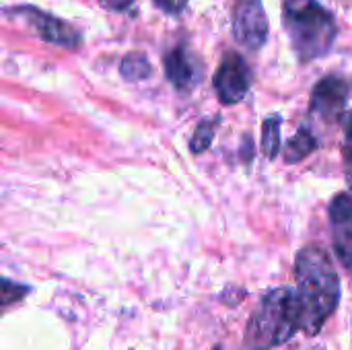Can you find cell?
I'll return each instance as SVG.
<instances>
[{"label":"cell","mask_w":352,"mask_h":350,"mask_svg":"<svg viewBox=\"0 0 352 350\" xmlns=\"http://www.w3.org/2000/svg\"><path fill=\"white\" fill-rule=\"evenodd\" d=\"M342 157L344 165L352 173V109L344 116V142H342Z\"/></svg>","instance_id":"cell-14"},{"label":"cell","mask_w":352,"mask_h":350,"mask_svg":"<svg viewBox=\"0 0 352 350\" xmlns=\"http://www.w3.org/2000/svg\"><path fill=\"white\" fill-rule=\"evenodd\" d=\"M252 87V70L241 54L229 52L225 54L217 74H214V91L219 101L225 105H235L245 99Z\"/></svg>","instance_id":"cell-4"},{"label":"cell","mask_w":352,"mask_h":350,"mask_svg":"<svg viewBox=\"0 0 352 350\" xmlns=\"http://www.w3.org/2000/svg\"><path fill=\"white\" fill-rule=\"evenodd\" d=\"M334 250L340 262L352 270V194H340L330 204Z\"/></svg>","instance_id":"cell-8"},{"label":"cell","mask_w":352,"mask_h":350,"mask_svg":"<svg viewBox=\"0 0 352 350\" xmlns=\"http://www.w3.org/2000/svg\"><path fill=\"white\" fill-rule=\"evenodd\" d=\"M285 29L301 62L326 56L336 39V21L318 0H283Z\"/></svg>","instance_id":"cell-3"},{"label":"cell","mask_w":352,"mask_h":350,"mask_svg":"<svg viewBox=\"0 0 352 350\" xmlns=\"http://www.w3.org/2000/svg\"><path fill=\"white\" fill-rule=\"evenodd\" d=\"M163 68L169 83L179 91H192L202 78V70L198 68L196 58L188 52L184 43L171 47L163 56Z\"/></svg>","instance_id":"cell-9"},{"label":"cell","mask_w":352,"mask_h":350,"mask_svg":"<svg viewBox=\"0 0 352 350\" xmlns=\"http://www.w3.org/2000/svg\"><path fill=\"white\" fill-rule=\"evenodd\" d=\"M316 146H318V142H316L314 134H311L307 128H301V130L291 138V142L287 144V161H289V163L303 161Z\"/></svg>","instance_id":"cell-11"},{"label":"cell","mask_w":352,"mask_h":350,"mask_svg":"<svg viewBox=\"0 0 352 350\" xmlns=\"http://www.w3.org/2000/svg\"><path fill=\"white\" fill-rule=\"evenodd\" d=\"M120 70H122V76L126 80H144L151 74V64H148L144 54L134 52V54H128L122 60Z\"/></svg>","instance_id":"cell-12"},{"label":"cell","mask_w":352,"mask_h":350,"mask_svg":"<svg viewBox=\"0 0 352 350\" xmlns=\"http://www.w3.org/2000/svg\"><path fill=\"white\" fill-rule=\"evenodd\" d=\"M99 2L109 10H126L134 0H99Z\"/></svg>","instance_id":"cell-17"},{"label":"cell","mask_w":352,"mask_h":350,"mask_svg":"<svg viewBox=\"0 0 352 350\" xmlns=\"http://www.w3.org/2000/svg\"><path fill=\"white\" fill-rule=\"evenodd\" d=\"M297 299L303 311V332L318 334L340 301V278L322 248H305L295 260Z\"/></svg>","instance_id":"cell-1"},{"label":"cell","mask_w":352,"mask_h":350,"mask_svg":"<svg viewBox=\"0 0 352 350\" xmlns=\"http://www.w3.org/2000/svg\"><path fill=\"white\" fill-rule=\"evenodd\" d=\"M280 126H283L280 116H270L262 124V151L268 159H274L280 151Z\"/></svg>","instance_id":"cell-10"},{"label":"cell","mask_w":352,"mask_h":350,"mask_svg":"<svg viewBox=\"0 0 352 350\" xmlns=\"http://www.w3.org/2000/svg\"><path fill=\"white\" fill-rule=\"evenodd\" d=\"M6 12L12 17H21L41 39H45L50 43L64 45V47H76L80 41V33L72 25H68L62 19L47 14L35 6H16Z\"/></svg>","instance_id":"cell-6"},{"label":"cell","mask_w":352,"mask_h":350,"mask_svg":"<svg viewBox=\"0 0 352 350\" xmlns=\"http://www.w3.org/2000/svg\"><path fill=\"white\" fill-rule=\"evenodd\" d=\"M233 35L250 47L260 50L268 39V17L262 0H237L233 6Z\"/></svg>","instance_id":"cell-5"},{"label":"cell","mask_w":352,"mask_h":350,"mask_svg":"<svg viewBox=\"0 0 352 350\" xmlns=\"http://www.w3.org/2000/svg\"><path fill=\"white\" fill-rule=\"evenodd\" d=\"M349 99V85L340 76L322 78L311 93V113H316L324 122H336L344 118Z\"/></svg>","instance_id":"cell-7"},{"label":"cell","mask_w":352,"mask_h":350,"mask_svg":"<svg viewBox=\"0 0 352 350\" xmlns=\"http://www.w3.org/2000/svg\"><path fill=\"white\" fill-rule=\"evenodd\" d=\"M217 124H219V118L204 120V122L198 124V128H196V132L192 136V142H190L194 153H204L210 146V142L214 138V132H217Z\"/></svg>","instance_id":"cell-13"},{"label":"cell","mask_w":352,"mask_h":350,"mask_svg":"<svg viewBox=\"0 0 352 350\" xmlns=\"http://www.w3.org/2000/svg\"><path fill=\"white\" fill-rule=\"evenodd\" d=\"M303 330V311L295 289H272L252 314L245 328L248 350H272Z\"/></svg>","instance_id":"cell-2"},{"label":"cell","mask_w":352,"mask_h":350,"mask_svg":"<svg viewBox=\"0 0 352 350\" xmlns=\"http://www.w3.org/2000/svg\"><path fill=\"white\" fill-rule=\"evenodd\" d=\"M159 8L167 10V12H179L186 8L188 0H153Z\"/></svg>","instance_id":"cell-16"},{"label":"cell","mask_w":352,"mask_h":350,"mask_svg":"<svg viewBox=\"0 0 352 350\" xmlns=\"http://www.w3.org/2000/svg\"><path fill=\"white\" fill-rule=\"evenodd\" d=\"M25 293H27L25 287H16V285L10 283V281H2V303H4V305H8V303H12V301H19V297L25 295Z\"/></svg>","instance_id":"cell-15"}]
</instances>
